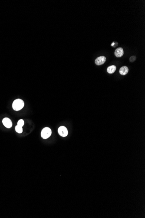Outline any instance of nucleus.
<instances>
[{"instance_id":"obj_1","label":"nucleus","mask_w":145,"mask_h":218,"mask_svg":"<svg viewBox=\"0 0 145 218\" xmlns=\"http://www.w3.org/2000/svg\"><path fill=\"white\" fill-rule=\"evenodd\" d=\"M24 106V103L20 99H17L15 100L12 104V108L15 111H19L22 109Z\"/></svg>"},{"instance_id":"obj_2","label":"nucleus","mask_w":145,"mask_h":218,"mask_svg":"<svg viewBox=\"0 0 145 218\" xmlns=\"http://www.w3.org/2000/svg\"><path fill=\"white\" fill-rule=\"evenodd\" d=\"M52 131L50 128L48 127H44L41 132V135L43 139H47L51 135Z\"/></svg>"},{"instance_id":"obj_3","label":"nucleus","mask_w":145,"mask_h":218,"mask_svg":"<svg viewBox=\"0 0 145 218\" xmlns=\"http://www.w3.org/2000/svg\"><path fill=\"white\" fill-rule=\"evenodd\" d=\"M59 135L63 137H66L68 135V131L66 127L64 126H61L58 129Z\"/></svg>"},{"instance_id":"obj_4","label":"nucleus","mask_w":145,"mask_h":218,"mask_svg":"<svg viewBox=\"0 0 145 218\" xmlns=\"http://www.w3.org/2000/svg\"><path fill=\"white\" fill-rule=\"evenodd\" d=\"M106 61V57L105 56H100L96 58L95 62L97 65H101L104 64Z\"/></svg>"},{"instance_id":"obj_5","label":"nucleus","mask_w":145,"mask_h":218,"mask_svg":"<svg viewBox=\"0 0 145 218\" xmlns=\"http://www.w3.org/2000/svg\"><path fill=\"white\" fill-rule=\"evenodd\" d=\"M2 122L4 126L7 128H11L12 126V123L11 120L9 118H5L2 120Z\"/></svg>"},{"instance_id":"obj_6","label":"nucleus","mask_w":145,"mask_h":218,"mask_svg":"<svg viewBox=\"0 0 145 218\" xmlns=\"http://www.w3.org/2000/svg\"><path fill=\"white\" fill-rule=\"evenodd\" d=\"M114 54L117 57H121L124 54V51L122 48H117L114 52Z\"/></svg>"},{"instance_id":"obj_7","label":"nucleus","mask_w":145,"mask_h":218,"mask_svg":"<svg viewBox=\"0 0 145 218\" xmlns=\"http://www.w3.org/2000/svg\"><path fill=\"white\" fill-rule=\"evenodd\" d=\"M129 72L128 68L127 66H123L119 69V73L121 75H125L127 74Z\"/></svg>"},{"instance_id":"obj_8","label":"nucleus","mask_w":145,"mask_h":218,"mask_svg":"<svg viewBox=\"0 0 145 218\" xmlns=\"http://www.w3.org/2000/svg\"><path fill=\"white\" fill-rule=\"evenodd\" d=\"M116 69V67L115 65H111L108 67L107 69V71L109 74H113L115 72Z\"/></svg>"},{"instance_id":"obj_9","label":"nucleus","mask_w":145,"mask_h":218,"mask_svg":"<svg viewBox=\"0 0 145 218\" xmlns=\"http://www.w3.org/2000/svg\"><path fill=\"white\" fill-rule=\"evenodd\" d=\"M15 130L16 132L18 133H21L23 132V128L22 127H20L17 125L15 127Z\"/></svg>"},{"instance_id":"obj_10","label":"nucleus","mask_w":145,"mask_h":218,"mask_svg":"<svg viewBox=\"0 0 145 218\" xmlns=\"http://www.w3.org/2000/svg\"><path fill=\"white\" fill-rule=\"evenodd\" d=\"M24 120L23 119H20L18 121V122H17V126H20V127H23L24 126Z\"/></svg>"},{"instance_id":"obj_11","label":"nucleus","mask_w":145,"mask_h":218,"mask_svg":"<svg viewBox=\"0 0 145 218\" xmlns=\"http://www.w3.org/2000/svg\"><path fill=\"white\" fill-rule=\"evenodd\" d=\"M136 57L135 56H132L129 58V61H130L131 62H133L136 61Z\"/></svg>"},{"instance_id":"obj_12","label":"nucleus","mask_w":145,"mask_h":218,"mask_svg":"<svg viewBox=\"0 0 145 218\" xmlns=\"http://www.w3.org/2000/svg\"><path fill=\"white\" fill-rule=\"evenodd\" d=\"M114 43H113V44H111V46H113V45H114Z\"/></svg>"}]
</instances>
